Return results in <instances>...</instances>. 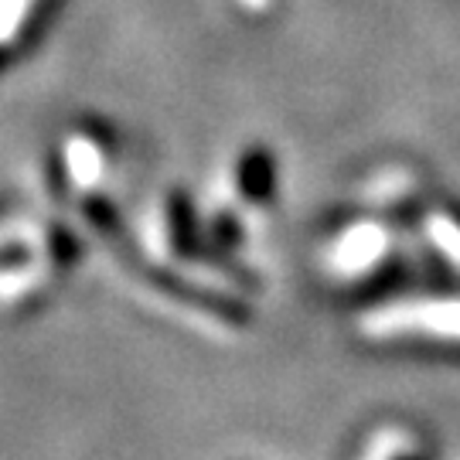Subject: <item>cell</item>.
<instances>
[{
  "label": "cell",
  "mask_w": 460,
  "mask_h": 460,
  "mask_svg": "<svg viewBox=\"0 0 460 460\" xmlns=\"http://www.w3.org/2000/svg\"><path fill=\"white\" fill-rule=\"evenodd\" d=\"M137 273L147 279L157 294L167 296V300H174V304H181V307L208 314V317L229 324V328H249V324H252V307H249L243 296L215 290L208 283H195V279L184 277L181 270H174V266L147 263V260H144V266H140Z\"/></svg>",
  "instance_id": "cell-1"
},
{
  "label": "cell",
  "mask_w": 460,
  "mask_h": 460,
  "mask_svg": "<svg viewBox=\"0 0 460 460\" xmlns=\"http://www.w3.org/2000/svg\"><path fill=\"white\" fill-rule=\"evenodd\" d=\"M164 215H167V246H171V256H174V260H181V263L222 266V270H229V273H239V270H235V260H226V256L215 252L212 239H208V226H201L195 198L188 195L184 188L167 191ZM239 277H246L249 283H256L252 273H239Z\"/></svg>",
  "instance_id": "cell-2"
},
{
  "label": "cell",
  "mask_w": 460,
  "mask_h": 460,
  "mask_svg": "<svg viewBox=\"0 0 460 460\" xmlns=\"http://www.w3.org/2000/svg\"><path fill=\"white\" fill-rule=\"evenodd\" d=\"M83 218L89 222V229L96 232L99 239L113 249L123 263L133 266V270H140V266H144V256H140L137 246H133L130 229H127V222H123L119 208L113 205V198L99 195V191L85 195L83 198Z\"/></svg>",
  "instance_id": "cell-3"
},
{
  "label": "cell",
  "mask_w": 460,
  "mask_h": 460,
  "mask_svg": "<svg viewBox=\"0 0 460 460\" xmlns=\"http://www.w3.org/2000/svg\"><path fill=\"white\" fill-rule=\"evenodd\" d=\"M279 184V164L277 154L263 144H252L239 154V164H235V188L239 195L246 198L249 205H270L277 198Z\"/></svg>",
  "instance_id": "cell-4"
},
{
  "label": "cell",
  "mask_w": 460,
  "mask_h": 460,
  "mask_svg": "<svg viewBox=\"0 0 460 460\" xmlns=\"http://www.w3.org/2000/svg\"><path fill=\"white\" fill-rule=\"evenodd\" d=\"M208 239H212V246L218 256H226L232 260L239 249H243V239H246V229H243V222H239V215L232 212H218L208 222Z\"/></svg>",
  "instance_id": "cell-5"
},
{
  "label": "cell",
  "mask_w": 460,
  "mask_h": 460,
  "mask_svg": "<svg viewBox=\"0 0 460 460\" xmlns=\"http://www.w3.org/2000/svg\"><path fill=\"white\" fill-rule=\"evenodd\" d=\"M45 246H49V260L58 270H68V266L79 263V256H83V243H79V235L62 226V222H51L49 226V235H45Z\"/></svg>",
  "instance_id": "cell-6"
},
{
  "label": "cell",
  "mask_w": 460,
  "mask_h": 460,
  "mask_svg": "<svg viewBox=\"0 0 460 460\" xmlns=\"http://www.w3.org/2000/svg\"><path fill=\"white\" fill-rule=\"evenodd\" d=\"M31 263V246L28 243H4L0 246V273H14Z\"/></svg>",
  "instance_id": "cell-7"
},
{
  "label": "cell",
  "mask_w": 460,
  "mask_h": 460,
  "mask_svg": "<svg viewBox=\"0 0 460 460\" xmlns=\"http://www.w3.org/2000/svg\"><path fill=\"white\" fill-rule=\"evenodd\" d=\"M49 191L58 198V201L68 198V167L62 154H51L49 157Z\"/></svg>",
  "instance_id": "cell-8"
},
{
  "label": "cell",
  "mask_w": 460,
  "mask_h": 460,
  "mask_svg": "<svg viewBox=\"0 0 460 460\" xmlns=\"http://www.w3.org/2000/svg\"><path fill=\"white\" fill-rule=\"evenodd\" d=\"M7 55H11V49H7V45H0V72H4V66H7Z\"/></svg>",
  "instance_id": "cell-9"
},
{
  "label": "cell",
  "mask_w": 460,
  "mask_h": 460,
  "mask_svg": "<svg viewBox=\"0 0 460 460\" xmlns=\"http://www.w3.org/2000/svg\"><path fill=\"white\" fill-rule=\"evenodd\" d=\"M447 212L454 215V218H457V226H460V205H450V208H447Z\"/></svg>",
  "instance_id": "cell-10"
},
{
  "label": "cell",
  "mask_w": 460,
  "mask_h": 460,
  "mask_svg": "<svg viewBox=\"0 0 460 460\" xmlns=\"http://www.w3.org/2000/svg\"><path fill=\"white\" fill-rule=\"evenodd\" d=\"M395 460H427V457H416V454H406V457H395Z\"/></svg>",
  "instance_id": "cell-11"
}]
</instances>
